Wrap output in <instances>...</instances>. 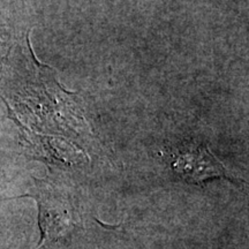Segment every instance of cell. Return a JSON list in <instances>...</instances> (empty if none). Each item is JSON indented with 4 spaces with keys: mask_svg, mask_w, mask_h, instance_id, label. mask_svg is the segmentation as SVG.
Instances as JSON below:
<instances>
[{
    "mask_svg": "<svg viewBox=\"0 0 249 249\" xmlns=\"http://www.w3.org/2000/svg\"><path fill=\"white\" fill-rule=\"evenodd\" d=\"M173 170L182 179L192 183H201L208 179L225 178L234 181L224 165L205 144H189L174 158Z\"/></svg>",
    "mask_w": 249,
    "mask_h": 249,
    "instance_id": "2",
    "label": "cell"
},
{
    "mask_svg": "<svg viewBox=\"0 0 249 249\" xmlns=\"http://www.w3.org/2000/svg\"><path fill=\"white\" fill-rule=\"evenodd\" d=\"M26 196L36 198L39 208V227L42 242L38 248L67 235L76 226L75 210L66 195L51 182L36 180L34 193Z\"/></svg>",
    "mask_w": 249,
    "mask_h": 249,
    "instance_id": "1",
    "label": "cell"
}]
</instances>
